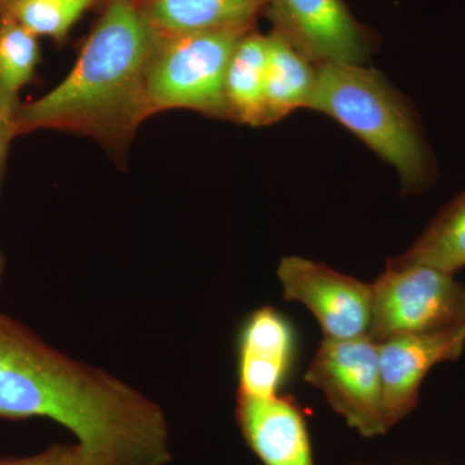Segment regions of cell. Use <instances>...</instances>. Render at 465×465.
<instances>
[{"mask_svg":"<svg viewBox=\"0 0 465 465\" xmlns=\"http://www.w3.org/2000/svg\"><path fill=\"white\" fill-rule=\"evenodd\" d=\"M0 418H45L74 434L88 465H167L163 410L114 376L78 362L23 323L0 356Z\"/></svg>","mask_w":465,"mask_h":465,"instance_id":"6da1fadb","label":"cell"},{"mask_svg":"<svg viewBox=\"0 0 465 465\" xmlns=\"http://www.w3.org/2000/svg\"><path fill=\"white\" fill-rule=\"evenodd\" d=\"M159 33L134 0H110L78 61L41 99L20 105L15 136L65 130L113 140L149 115L146 73Z\"/></svg>","mask_w":465,"mask_h":465,"instance_id":"7a4b0ae2","label":"cell"},{"mask_svg":"<svg viewBox=\"0 0 465 465\" xmlns=\"http://www.w3.org/2000/svg\"><path fill=\"white\" fill-rule=\"evenodd\" d=\"M308 109L331 116L396 168L405 192L421 191L432 179V157L414 112L378 70L360 64L318 65Z\"/></svg>","mask_w":465,"mask_h":465,"instance_id":"3957f363","label":"cell"},{"mask_svg":"<svg viewBox=\"0 0 465 465\" xmlns=\"http://www.w3.org/2000/svg\"><path fill=\"white\" fill-rule=\"evenodd\" d=\"M251 27L161 35L146 73L149 114L192 109L229 116L225 75L229 61Z\"/></svg>","mask_w":465,"mask_h":465,"instance_id":"277c9868","label":"cell"},{"mask_svg":"<svg viewBox=\"0 0 465 465\" xmlns=\"http://www.w3.org/2000/svg\"><path fill=\"white\" fill-rule=\"evenodd\" d=\"M372 287L369 336L381 344L397 336L465 326V284L424 265L388 262Z\"/></svg>","mask_w":465,"mask_h":465,"instance_id":"5b68a950","label":"cell"},{"mask_svg":"<svg viewBox=\"0 0 465 465\" xmlns=\"http://www.w3.org/2000/svg\"><path fill=\"white\" fill-rule=\"evenodd\" d=\"M305 381L322 391L330 405L365 437L388 430L378 344L369 333L353 339L324 338Z\"/></svg>","mask_w":465,"mask_h":465,"instance_id":"8992f818","label":"cell"},{"mask_svg":"<svg viewBox=\"0 0 465 465\" xmlns=\"http://www.w3.org/2000/svg\"><path fill=\"white\" fill-rule=\"evenodd\" d=\"M265 7L274 32L316 65H363L371 54V36L342 0H266Z\"/></svg>","mask_w":465,"mask_h":465,"instance_id":"52a82bcc","label":"cell"},{"mask_svg":"<svg viewBox=\"0 0 465 465\" xmlns=\"http://www.w3.org/2000/svg\"><path fill=\"white\" fill-rule=\"evenodd\" d=\"M284 298L314 314L324 338L353 339L369 333L372 287L312 260L289 256L278 266Z\"/></svg>","mask_w":465,"mask_h":465,"instance_id":"ba28073f","label":"cell"},{"mask_svg":"<svg viewBox=\"0 0 465 465\" xmlns=\"http://www.w3.org/2000/svg\"><path fill=\"white\" fill-rule=\"evenodd\" d=\"M385 420L391 427L418 403L419 388L434 366L465 351V326L397 336L378 344Z\"/></svg>","mask_w":465,"mask_h":465,"instance_id":"9c48e42d","label":"cell"},{"mask_svg":"<svg viewBox=\"0 0 465 465\" xmlns=\"http://www.w3.org/2000/svg\"><path fill=\"white\" fill-rule=\"evenodd\" d=\"M244 440L264 465H314L304 416L289 397L237 399Z\"/></svg>","mask_w":465,"mask_h":465,"instance_id":"30bf717a","label":"cell"},{"mask_svg":"<svg viewBox=\"0 0 465 465\" xmlns=\"http://www.w3.org/2000/svg\"><path fill=\"white\" fill-rule=\"evenodd\" d=\"M289 321L271 307L253 312L240 335V396H278L292 361Z\"/></svg>","mask_w":465,"mask_h":465,"instance_id":"8fae6325","label":"cell"},{"mask_svg":"<svg viewBox=\"0 0 465 465\" xmlns=\"http://www.w3.org/2000/svg\"><path fill=\"white\" fill-rule=\"evenodd\" d=\"M266 0H152L143 9L161 35L251 27Z\"/></svg>","mask_w":465,"mask_h":465,"instance_id":"7c38bea8","label":"cell"},{"mask_svg":"<svg viewBox=\"0 0 465 465\" xmlns=\"http://www.w3.org/2000/svg\"><path fill=\"white\" fill-rule=\"evenodd\" d=\"M266 36L265 124H273L295 110L309 108L316 90L318 65L277 32Z\"/></svg>","mask_w":465,"mask_h":465,"instance_id":"4fadbf2b","label":"cell"},{"mask_svg":"<svg viewBox=\"0 0 465 465\" xmlns=\"http://www.w3.org/2000/svg\"><path fill=\"white\" fill-rule=\"evenodd\" d=\"M268 36L250 32L232 52L225 75L229 118L240 124H265V76Z\"/></svg>","mask_w":465,"mask_h":465,"instance_id":"5bb4252c","label":"cell"},{"mask_svg":"<svg viewBox=\"0 0 465 465\" xmlns=\"http://www.w3.org/2000/svg\"><path fill=\"white\" fill-rule=\"evenodd\" d=\"M390 264L424 265L455 274L465 266V188L434 217L423 234Z\"/></svg>","mask_w":465,"mask_h":465,"instance_id":"9a60e30c","label":"cell"},{"mask_svg":"<svg viewBox=\"0 0 465 465\" xmlns=\"http://www.w3.org/2000/svg\"><path fill=\"white\" fill-rule=\"evenodd\" d=\"M39 64L36 35L5 15L0 25V97L16 114L18 94L30 84Z\"/></svg>","mask_w":465,"mask_h":465,"instance_id":"2e32d148","label":"cell"},{"mask_svg":"<svg viewBox=\"0 0 465 465\" xmlns=\"http://www.w3.org/2000/svg\"><path fill=\"white\" fill-rule=\"evenodd\" d=\"M97 0H21L7 9L34 35L63 39Z\"/></svg>","mask_w":465,"mask_h":465,"instance_id":"e0dca14e","label":"cell"},{"mask_svg":"<svg viewBox=\"0 0 465 465\" xmlns=\"http://www.w3.org/2000/svg\"><path fill=\"white\" fill-rule=\"evenodd\" d=\"M0 465H88L76 443H54L38 454L0 458Z\"/></svg>","mask_w":465,"mask_h":465,"instance_id":"ac0fdd59","label":"cell"},{"mask_svg":"<svg viewBox=\"0 0 465 465\" xmlns=\"http://www.w3.org/2000/svg\"><path fill=\"white\" fill-rule=\"evenodd\" d=\"M15 113L7 108L0 97V189H2L3 174L7 162L9 143L15 137Z\"/></svg>","mask_w":465,"mask_h":465,"instance_id":"d6986e66","label":"cell"},{"mask_svg":"<svg viewBox=\"0 0 465 465\" xmlns=\"http://www.w3.org/2000/svg\"><path fill=\"white\" fill-rule=\"evenodd\" d=\"M18 2H21V0H0V5H2L5 9H9Z\"/></svg>","mask_w":465,"mask_h":465,"instance_id":"ffe728a7","label":"cell"},{"mask_svg":"<svg viewBox=\"0 0 465 465\" xmlns=\"http://www.w3.org/2000/svg\"><path fill=\"white\" fill-rule=\"evenodd\" d=\"M3 271H5V258H3L2 252H0V282H2Z\"/></svg>","mask_w":465,"mask_h":465,"instance_id":"44dd1931","label":"cell"}]
</instances>
